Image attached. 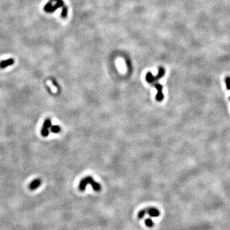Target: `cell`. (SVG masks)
<instances>
[{
  "label": "cell",
  "mask_w": 230,
  "mask_h": 230,
  "mask_svg": "<svg viewBox=\"0 0 230 230\" xmlns=\"http://www.w3.org/2000/svg\"><path fill=\"white\" fill-rule=\"evenodd\" d=\"M52 7V1L50 0L49 1L47 2V3L44 5V10L47 13H50V11L51 10Z\"/></svg>",
  "instance_id": "obj_9"
},
{
  "label": "cell",
  "mask_w": 230,
  "mask_h": 230,
  "mask_svg": "<svg viewBox=\"0 0 230 230\" xmlns=\"http://www.w3.org/2000/svg\"><path fill=\"white\" fill-rule=\"evenodd\" d=\"M42 180L40 178H36L34 180H33L31 183L29 184V189L31 190H35L37 189L38 188L41 186Z\"/></svg>",
  "instance_id": "obj_5"
},
{
  "label": "cell",
  "mask_w": 230,
  "mask_h": 230,
  "mask_svg": "<svg viewBox=\"0 0 230 230\" xmlns=\"http://www.w3.org/2000/svg\"><path fill=\"white\" fill-rule=\"evenodd\" d=\"M225 82H226L227 89H228V90H230V77L228 76L226 77Z\"/></svg>",
  "instance_id": "obj_14"
},
{
  "label": "cell",
  "mask_w": 230,
  "mask_h": 230,
  "mask_svg": "<svg viewBox=\"0 0 230 230\" xmlns=\"http://www.w3.org/2000/svg\"><path fill=\"white\" fill-rule=\"evenodd\" d=\"M145 223L146 226L148 227V228H152V227L154 226V223L153 222V221L151 220L150 218L146 219Z\"/></svg>",
  "instance_id": "obj_12"
},
{
  "label": "cell",
  "mask_w": 230,
  "mask_h": 230,
  "mask_svg": "<svg viewBox=\"0 0 230 230\" xmlns=\"http://www.w3.org/2000/svg\"><path fill=\"white\" fill-rule=\"evenodd\" d=\"M15 61L13 58H9L7 60H3L0 62V69H5L8 66H11L14 64Z\"/></svg>",
  "instance_id": "obj_7"
},
{
  "label": "cell",
  "mask_w": 230,
  "mask_h": 230,
  "mask_svg": "<svg viewBox=\"0 0 230 230\" xmlns=\"http://www.w3.org/2000/svg\"><path fill=\"white\" fill-rule=\"evenodd\" d=\"M146 212H147V214H148L150 217H157L160 215L159 210L156 208H153V207L146 208Z\"/></svg>",
  "instance_id": "obj_6"
},
{
  "label": "cell",
  "mask_w": 230,
  "mask_h": 230,
  "mask_svg": "<svg viewBox=\"0 0 230 230\" xmlns=\"http://www.w3.org/2000/svg\"><path fill=\"white\" fill-rule=\"evenodd\" d=\"M154 86H155L157 88V95H156V99L158 101H162L164 99V95L162 92L163 87H162V85H160V84H159V83L154 84Z\"/></svg>",
  "instance_id": "obj_4"
},
{
  "label": "cell",
  "mask_w": 230,
  "mask_h": 230,
  "mask_svg": "<svg viewBox=\"0 0 230 230\" xmlns=\"http://www.w3.org/2000/svg\"><path fill=\"white\" fill-rule=\"evenodd\" d=\"M64 6H65V5H64V2L63 0H60V1H57L56 3L54 5H52L51 10H50V13L54 12L57 9H58L59 8L63 7Z\"/></svg>",
  "instance_id": "obj_8"
},
{
  "label": "cell",
  "mask_w": 230,
  "mask_h": 230,
  "mask_svg": "<svg viewBox=\"0 0 230 230\" xmlns=\"http://www.w3.org/2000/svg\"><path fill=\"white\" fill-rule=\"evenodd\" d=\"M229 99H230V98H229Z\"/></svg>",
  "instance_id": "obj_16"
},
{
  "label": "cell",
  "mask_w": 230,
  "mask_h": 230,
  "mask_svg": "<svg viewBox=\"0 0 230 230\" xmlns=\"http://www.w3.org/2000/svg\"><path fill=\"white\" fill-rule=\"evenodd\" d=\"M50 1H52V2H54V1L57 2V1H60V0H50Z\"/></svg>",
  "instance_id": "obj_15"
},
{
  "label": "cell",
  "mask_w": 230,
  "mask_h": 230,
  "mask_svg": "<svg viewBox=\"0 0 230 230\" xmlns=\"http://www.w3.org/2000/svg\"><path fill=\"white\" fill-rule=\"evenodd\" d=\"M50 128L51 132L54 134H57L60 132V127L58 125H52Z\"/></svg>",
  "instance_id": "obj_11"
},
{
  "label": "cell",
  "mask_w": 230,
  "mask_h": 230,
  "mask_svg": "<svg viewBox=\"0 0 230 230\" xmlns=\"http://www.w3.org/2000/svg\"><path fill=\"white\" fill-rule=\"evenodd\" d=\"M67 13H68V8L67 6H64L61 10V17L63 19H65L67 16Z\"/></svg>",
  "instance_id": "obj_10"
},
{
  "label": "cell",
  "mask_w": 230,
  "mask_h": 230,
  "mask_svg": "<svg viewBox=\"0 0 230 230\" xmlns=\"http://www.w3.org/2000/svg\"><path fill=\"white\" fill-rule=\"evenodd\" d=\"M147 214V212H146V209L141 210V211H139L138 213V215H137V217H138L139 219H142L143 218H144L145 215Z\"/></svg>",
  "instance_id": "obj_13"
},
{
  "label": "cell",
  "mask_w": 230,
  "mask_h": 230,
  "mask_svg": "<svg viewBox=\"0 0 230 230\" xmlns=\"http://www.w3.org/2000/svg\"><path fill=\"white\" fill-rule=\"evenodd\" d=\"M88 184L91 185L95 191L98 192L101 189L100 185L99 183H97V182H95L93 178L90 177V176H88V177L83 178V180H81L80 182L79 188L81 191H84V190H85L86 187Z\"/></svg>",
  "instance_id": "obj_1"
},
{
  "label": "cell",
  "mask_w": 230,
  "mask_h": 230,
  "mask_svg": "<svg viewBox=\"0 0 230 230\" xmlns=\"http://www.w3.org/2000/svg\"><path fill=\"white\" fill-rule=\"evenodd\" d=\"M164 74H165L164 69L162 68V67H160L159 69L158 74L156 76H153V75L151 74V72H148L147 74V75H146V80H147V82L149 83H154L155 81L161 79V78L164 75Z\"/></svg>",
  "instance_id": "obj_2"
},
{
  "label": "cell",
  "mask_w": 230,
  "mask_h": 230,
  "mask_svg": "<svg viewBox=\"0 0 230 230\" xmlns=\"http://www.w3.org/2000/svg\"><path fill=\"white\" fill-rule=\"evenodd\" d=\"M52 126V122L50 118H47L45 120L42 128L41 129V135L43 137H47L49 136V128Z\"/></svg>",
  "instance_id": "obj_3"
}]
</instances>
